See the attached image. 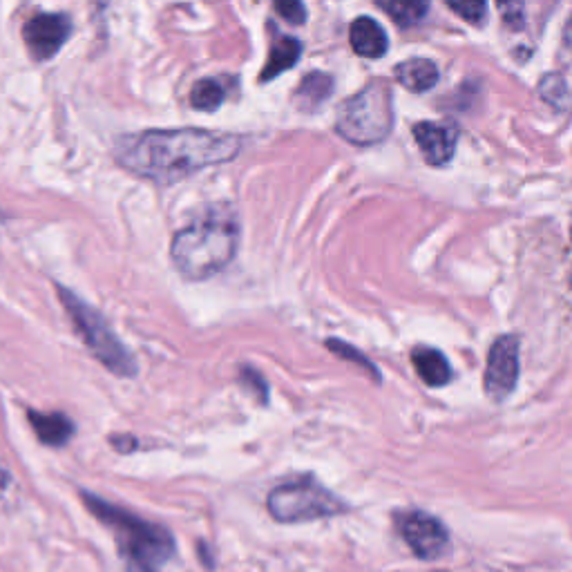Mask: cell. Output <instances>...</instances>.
<instances>
[{
  "label": "cell",
  "instance_id": "cell-4",
  "mask_svg": "<svg viewBox=\"0 0 572 572\" xmlns=\"http://www.w3.org/2000/svg\"><path fill=\"white\" fill-rule=\"evenodd\" d=\"M394 128V99L383 81L369 83L354 97L342 103L336 117V130L354 146H374L389 137Z\"/></svg>",
  "mask_w": 572,
  "mask_h": 572
},
{
  "label": "cell",
  "instance_id": "cell-16",
  "mask_svg": "<svg viewBox=\"0 0 572 572\" xmlns=\"http://www.w3.org/2000/svg\"><path fill=\"white\" fill-rule=\"evenodd\" d=\"M331 92H333L331 76L324 72H313L309 76H304L298 94H295V101H298L302 108H318L320 103L331 97Z\"/></svg>",
  "mask_w": 572,
  "mask_h": 572
},
{
  "label": "cell",
  "instance_id": "cell-13",
  "mask_svg": "<svg viewBox=\"0 0 572 572\" xmlns=\"http://www.w3.org/2000/svg\"><path fill=\"white\" fill-rule=\"evenodd\" d=\"M412 365L416 374L429 387H443L450 383L452 367L447 358L438 349L432 347H418L412 351Z\"/></svg>",
  "mask_w": 572,
  "mask_h": 572
},
{
  "label": "cell",
  "instance_id": "cell-10",
  "mask_svg": "<svg viewBox=\"0 0 572 572\" xmlns=\"http://www.w3.org/2000/svg\"><path fill=\"white\" fill-rule=\"evenodd\" d=\"M456 132L450 123H434V121H421L414 126V139L421 148L427 164L432 166H445L450 164L456 150Z\"/></svg>",
  "mask_w": 572,
  "mask_h": 572
},
{
  "label": "cell",
  "instance_id": "cell-20",
  "mask_svg": "<svg viewBox=\"0 0 572 572\" xmlns=\"http://www.w3.org/2000/svg\"><path fill=\"white\" fill-rule=\"evenodd\" d=\"M327 347L333 351V354H338L340 358H345V360H351V362H356V365H360L362 369H367L371 378H376L378 380V369L371 365V360H367V356H362L360 351H356L351 345H347V342H340V340H329L327 342Z\"/></svg>",
  "mask_w": 572,
  "mask_h": 572
},
{
  "label": "cell",
  "instance_id": "cell-11",
  "mask_svg": "<svg viewBox=\"0 0 572 572\" xmlns=\"http://www.w3.org/2000/svg\"><path fill=\"white\" fill-rule=\"evenodd\" d=\"M349 41L354 52L358 56H365V59H380V56H385L389 47L385 30L369 16H360L351 23Z\"/></svg>",
  "mask_w": 572,
  "mask_h": 572
},
{
  "label": "cell",
  "instance_id": "cell-17",
  "mask_svg": "<svg viewBox=\"0 0 572 572\" xmlns=\"http://www.w3.org/2000/svg\"><path fill=\"white\" fill-rule=\"evenodd\" d=\"M378 7L392 16L400 27L418 25L429 12V5L423 0H380Z\"/></svg>",
  "mask_w": 572,
  "mask_h": 572
},
{
  "label": "cell",
  "instance_id": "cell-21",
  "mask_svg": "<svg viewBox=\"0 0 572 572\" xmlns=\"http://www.w3.org/2000/svg\"><path fill=\"white\" fill-rule=\"evenodd\" d=\"M275 9L278 14L284 18V21L302 25L304 18H307V7L302 3H295V0H282V3H275Z\"/></svg>",
  "mask_w": 572,
  "mask_h": 572
},
{
  "label": "cell",
  "instance_id": "cell-8",
  "mask_svg": "<svg viewBox=\"0 0 572 572\" xmlns=\"http://www.w3.org/2000/svg\"><path fill=\"white\" fill-rule=\"evenodd\" d=\"M519 380V340L514 336H501L494 340L485 367V394L492 400H505L517 387Z\"/></svg>",
  "mask_w": 572,
  "mask_h": 572
},
{
  "label": "cell",
  "instance_id": "cell-6",
  "mask_svg": "<svg viewBox=\"0 0 572 572\" xmlns=\"http://www.w3.org/2000/svg\"><path fill=\"white\" fill-rule=\"evenodd\" d=\"M266 508L280 523H304L347 512L345 501L313 479L278 485L266 499Z\"/></svg>",
  "mask_w": 572,
  "mask_h": 572
},
{
  "label": "cell",
  "instance_id": "cell-3",
  "mask_svg": "<svg viewBox=\"0 0 572 572\" xmlns=\"http://www.w3.org/2000/svg\"><path fill=\"white\" fill-rule=\"evenodd\" d=\"M81 497L94 517L114 532L128 572H161L175 550L170 532L90 492H81Z\"/></svg>",
  "mask_w": 572,
  "mask_h": 572
},
{
  "label": "cell",
  "instance_id": "cell-14",
  "mask_svg": "<svg viewBox=\"0 0 572 572\" xmlns=\"http://www.w3.org/2000/svg\"><path fill=\"white\" fill-rule=\"evenodd\" d=\"M27 418H30L36 436L41 438L45 445L61 447L74 436V423L65 414L27 412Z\"/></svg>",
  "mask_w": 572,
  "mask_h": 572
},
{
  "label": "cell",
  "instance_id": "cell-5",
  "mask_svg": "<svg viewBox=\"0 0 572 572\" xmlns=\"http://www.w3.org/2000/svg\"><path fill=\"white\" fill-rule=\"evenodd\" d=\"M59 295L94 358H97L103 367L110 369L112 374H117L121 378L137 376L135 356H132L128 347L114 336V331L110 329L106 318H103L99 311H94L90 304H85L81 298H76V295L65 289V286H59Z\"/></svg>",
  "mask_w": 572,
  "mask_h": 572
},
{
  "label": "cell",
  "instance_id": "cell-2",
  "mask_svg": "<svg viewBox=\"0 0 572 572\" xmlns=\"http://www.w3.org/2000/svg\"><path fill=\"white\" fill-rule=\"evenodd\" d=\"M240 246V219L233 206H208L181 228L170 244V257L186 280L202 282L224 271Z\"/></svg>",
  "mask_w": 572,
  "mask_h": 572
},
{
  "label": "cell",
  "instance_id": "cell-12",
  "mask_svg": "<svg viewBox=\"0 0 572 572\" xmlns=\"http://www.w3.org/2000/svg\"><path fill=\"white\" fill-rule=\"evenodd\" d=\"M394 76L403 88L416 94H423L427 90L436 88L438 79H441L436 63L429 59H407L403 63H398Z\"/></svg>",
  "mask_w": 572,
  "mask_h": 572
},
{
  "label": "cell",
  "instance_id": "cell-19",
  "mask_svg": "<svg viewBox=\"0 0 572 572\" xmlns=\"http://www.w3.org/2000/svg\"><path fill=\"white\" fill-rule=\"evenodd\" d=\"M450 5L452 12L459 14L463 21L472 23V25H483L485 23V16H488V5L483 3V0H461V3H456L452 0Z\"/></svg>",
  "mask_w": 572,
  "mask_h": 572
},
{
  "label": "cell",
  "instance_id": "cell-18",
  "mask_svg": "<svg viewBox=\"0 0 572 572\" xmlns=\"http://www.w3.org/2000/svg\"><path fill=\"white\" fill-rule=\"evenodd\" d=\"M226 99V88L219 79H202L193 85V92H190V103H193L195 110H206L213 112L222 106Z\"/></svg>",
  "mask_w": 572,
  "mask_h": 572
},
{
  "label": "cell",
  "instance_id": "cell-15",
  "mask_svg": "<svg viewBox=\"0 0 572 572\" xmlns=\"http://www.w3.org/2000/svg\"><path fill=\"white\" fill-rule=\"evenodd\" d=\"M300 52H302V43L298 38L293 36H282L278 43L271 47V54H269V61H266L264 70L260 74V81H271L275 76L286 72L289 68H293L295 63L300 59Z\"/></svg>",
  "mask_w": 572,
  "mask_h": 572
},
{
  "label": "cell",
  "instance_id": "cell-1",
  "mask_svg": "<svg viewBox=\"0 0 572 572\" xmlns=\"http://www.w3.org/2000/svg\"><path fill=\"white\" fill-rule=\"evenodd\" d=\"M240 150L242 139L231 132L179 128L121 137L114 155L130 173L157 184H173L202 168L226 164Z\"/></svg>",
  "mask_w": 572,
  "mask_h": 572
},
{
  "label": "cell",
  "instance_id": "cell-9",
  "mask_svg": "<svg viewBox=\"0 0 572 572\" xmlns=\"http://www.w3.org/2000/svg\"><path fill=\"white\" fill-rule=\"evenodd\" d=\"M72 32V21L65 14H36L25 23L23 38L27 50L32 52L36 61L52 59L68 41Z\"/></svg>",
  "mask_w": 572,
  "mask_h": 572
},
{
  "label": "cell",
  "instance_id": "cell-7",
  "mask_svg": "<svg viewBox=\"0 0 572 572\" xmlns=\"http://www.w3.org/2000/svg\"><path fill=\"white\" fill-rule=\"evenodd\" d=\"M398 530L418 559H441L450 548V532L432 514L412 510L398 519Z\"/></svg>",
  "mask_w": 572,
  "mask_h": 572
}]
</instances>
